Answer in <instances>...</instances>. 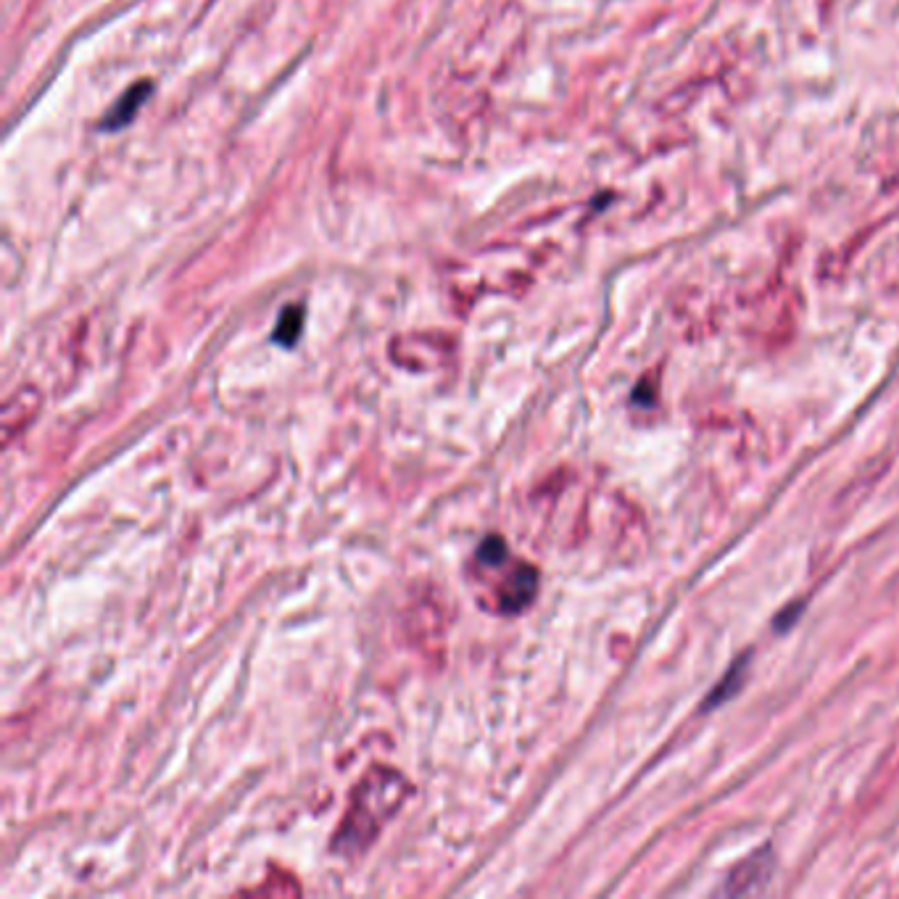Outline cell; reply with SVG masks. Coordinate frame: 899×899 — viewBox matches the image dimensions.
I'll return each instance as SVG.
<instances>
[{"mask_svg": "<svg viewBox=\"0 0 899 899\" xmlns=\"http://www.w3.org/2000/svg\"><path fill=\"white\" fill-rule=\"evenodd\" d=\"M409 794H412V786L399 770L372 768L354 789L346 820L335 831V852L346 857L362 855L383 831L385 823L399 812Z\"/></svg>", "mask_w": 899, "mask_h": 899, "instance_id": "6da1fadb", "label": "cell"}, {"mask_svg": "<svg viewBox=\"0 0 899 899\" xmlns=\"http://www.w3.org/2000/svg\"><path fill=\"white\" fill-rule=\"evenodd\" d=\"M538 591V570L528 562H515L501 583H493V609L501 615H515L533 602Z\"/></svg>", "mask_w": 899, "mask_h": 899, "instance_id": "7a4b0ae2", "label": "cell"}, {"mask_svg": "<svg viewBox=\"0 0 899 899\" xmlns=\"http://www.w3.org/2000/svg\"><path fill=\"white\" fill-rule=\"evenodd\" d=\"M151 93H153L151 80H140V82H135L132 87H127V90L119 95V101H116L114 106L109 109V114L103 116L101 130L116 132V130H122V127H127V124H130L132 119L138 116L140 106H143L145 98H148Z\"/></svg>", "mask_w": 899, "mask_h": 899, "instance_id": "3957f363", "label": "cell"}, {"mask_svg": "<svg viewBox=\"0 0 899 899\" xmlns=\"http://www.w3.org/2000/svg\"><path fill=\"white\" fill-rule=\"evenodd\" d=\"M304 306H285V312L280 314V322L275 327V338L280 346H293V343L301 338V330H304Z\"/></svg>", "mask_w": 899, "mask_h": 899, "instance_id": "277c9868", "label": "cell"}, {"mask_svg": "<svg viewBox=\"0 0 899 899\" xmlns=\"http://www.w3.org/2000/svg\"><path fill=\"white\" fill-rule=\"evenodd\" d=\"M747 662H749V654H744V657H741V660L736 662V665H733L731 670H728V675H725L723 681H720L718 686H715V691H712L710 699L704 702V710H707V707H718V704H723L725 699H728V696H733V694H736V691L741 689V683H744V675H747Z\"/></svg>", "mask_w": 899, "mask_h": 899, "instance_id": "5b68a950", "label": "cell"}]
</instances>
